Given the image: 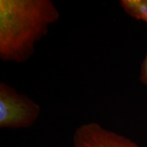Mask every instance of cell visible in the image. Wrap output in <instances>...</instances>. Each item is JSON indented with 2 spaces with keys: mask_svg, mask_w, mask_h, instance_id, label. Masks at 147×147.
<instances>
[{
  "mask_svg": "<svg viewBox=\"0 0 147 147\" xmlns=\"http://www.w3.org/2000/svg\"><path fill=\"white\" fill-rule=\"evenodd\" d=\"M139 79L141 83L147 86V50L145 58L142 61V65H141V69H140V76Z\"/></svg>",
  "mask_w": 147,
  "mask_h": 147,
  "instance_id": "5b68a950",
  "label": "cell"
},
{
  "mask_svg": "<svg viewBox=\"0 0 147 147\" xmlns=\"http://www.w3.org/2000/svg\"><path fill=\"white\" fill-rule=\"evenodd\" d=\"M73 147H141L137 142L100 124L90 122L78 127L73 135Z\"/></svg>",
  "mask_w": 147,
  "mask_h": 147,
  "instance_id": "3957f363",
  "label": "cell"
},
{
  "mask_svg": "<svg viewBox=\"0 0 147 147\" xmlns=\"http://www.w3.org/2000/svg\"><path fill=\"white\" fill-rule=\"evenodd\" d=\"M60 16L51 0H0V59L27 61Z\"/></svg>",
  "mask_w": 147,
  "mask_h": 147,
  "instance_id": "6da1fadb",
  "label": "cell"
},
{
  "mask_svg": "<svg viewBox=\"0 0 147 147\" xmlns=\"http://www.w3.org/2000/svg\"><path fill=\"white\" fill-rule=\"evenodd\" d=\"M41 107L35 100L4 82L0 83V128H29L38 119Z\"/></svg>",
  "mask_w": 147,
  "mask_h": 147,
  "instance_id": "7a4b0ae2",
  "label": "cell"
},
{
  "mask_svg": "<svg viewBox=\"0 0 147 147\" xmlns=\"http://www.w3.org/2000/svg\"><path fill=\"white\" fill-rule=\"evenodd\" d=\"M119 3L130 17L147 24V0H121Z\"/></svg>",
  "mask_w": 147,
  "mask_h": 147,
  "instance_id": "277c9868",
  "label": "cell"
}]
</instances>
